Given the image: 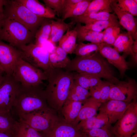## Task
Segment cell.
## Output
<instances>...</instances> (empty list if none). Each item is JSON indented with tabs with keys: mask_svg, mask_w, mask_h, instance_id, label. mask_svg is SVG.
Returning <instances> with one entry per match:
<instances>
[{
	"mask_svg": "<svg viewBox=\"0 0 137 137\" xmlns=\"http://www.w3.org/2000/svg\"><path fill=\"white\" fill-rule=\"evenodd\" d=\"M73 72L62 68L52 69L47 74L48 83L44 90L47 104L56 110L61 109L74 82Z\"/></svg>",
	"mask_w": 137,
	"mask_h": 137,
	"instance_id": "obj_1",
	"label": "cell"
},
{
	"mask_svg": "<svg viewBox=\"0 0 137 137\" xmlns=\"http://www.w3.org/2000/svg\"><path fill=\"white\" fill-rule=\"evenodd\" d=\"M64 69L69 72L94 75L113 84L119 81L115 76L109 63L99 51L88 56H76Z\"/></svg>",
	"mask_w": 137,
	"mask_h": 137,
	"instance_id": "obj_2",
	"label": "cell"
},
{
	"mask_svg": "<svg viewBox=\"0 0 137 137\" xmlns=\"http://www.w3.org/2000/svg\"><path fill=\"white\" fill-rule=\"evenodd\" d=\"M47 105L41 85L26 87L21 85L12 110L18 116L48 108Z\"/></svg>",
	"mask_w": 137,
	"mask_h": 137,
	"instance_id": "obj_3",
	"label": "cell"
},
{
	"mask_svg": "<svg viewBox=\"0 0 137 137\" xmlns=\"http://www.w3.org/2000/svg\"><path fill=\"white\" fill-rule=\"evenodd\" d=\"M3 14L5 17L19 22L34 34L46 19L35 14L18 0H6Z\"/></svg>",
	"mask_w": 137,
	"mask_h": 137,
	"instance_id": "obj_4",
	"label": "cell"
},
{
	"mask_svg": "<svg viewBox=\"0 0 137 137\" xmlns=\"http://www.w3.org/2000/svg\"><path fill=\"white\" fill-rule=\"evenodd\" d=\"M34 34L19 22L4 17L0 31V40L18 48L31 43Z\"/></svg>",
	"mask_w": 137,
	"mask_h": 137,
	"instance_id": "obj_5",
	"label": "cell"
},
{
	"mask_svg": "<svg viewBox=\"0 0 137 137\" xmlns=\"http://www.w3.org/2000/svg\"><path fill=\"white\" fill-rule=\"evenodd\" d=\"M12 75L21 85L26 87L41 85L48 79L47 74L21 58L17 61Z\"/></svg>",
	"mask_w": 137,
	"mask_h": 137,
	"instance_id": "obj_6",
	"label": "cell"
},
{
	"mask_svg": "<svg viewBox=\"0 0 137 137\" xmlns=\"http://www.w3.org/2000/svg\"><path fill=\"white\" fill-rule=\"evenodd\" d=\"M18 48L21 53L22 58L25 61L47 74L51 70L49 53L45 48L31 43Z\"/></svg>",
	"mask_w": 137,
	"mask_h": 137,
	"instance_id": "obj_7",
	"label": "cell"
},
{
	"mask_svg": "<svg viewBox=\"0 0 137 137\" xmlns=\"http://www.w3.org/2000/svg\"><path fill=\"white\" fill-rule=\"evenodd\" d=\"M112 129L115 137H131L137 133V98L130 103Z\"/></svg>",
	"mask_w": 137,
	"mask_h": 137,
	"instance_id": "obj_8",
	"label": "cell"
},
{
	"mask_svg": "<svg viewBox=\"0 0 137 137\" xmlns=\"http://www.w3.org/2000/svg\"><path fill=\"white\" fill-rule=\"evenodd\" d=\"M19 120L42 133L50 129L58 119L49 108L19 116Z\"/></svg>",
	"mask_w": 137,
	"mask_h": 137,
	"instance_id": "obj_9",
	"label": "cell"
},
{
	"mask_svg": "<svg viewBox=\"0 0 137 137\" xmlns=\"http://www.w3.org/2000/svg\"><path fill=\"white\" fill-rule=\"evenodd\" d=\"M21 86L12 75H4L0 83V111L11 112Z\"/></svg>",
	"mask_w": 137,
	"mask_h": 137,
	"instance_id": "obj_10",
	"label": "cell"
},
{
	"mask_svg": "<svg viewBox=\"0 0 137 137\" xmlns=\"http://www.w3.org/2000/svg\"><path fill=\"white\" fill-rule=\"evenodd\" d=\"M137 97V85L135 80L128 78L112 84L109 100H115L131 103Z\"/></svg>",
	"mask_w": 137,
	"mask_h": 137,
	"instance_id": "obj_11",
	"label": "cell"
},
{
	"mask_svg": "<svg viewBox=\"0 0 137 137\" xmlns=\"http://www.w3.org/2000/svg\"><path fill=\"white\" fill-rule=\"evenodd\" d=\"M21 58L19 49L0 40V68L5 74L12 75L17 61Z\"/></svg>",
	"mask_w": 137,
	"mask_h": 137,
	"instance_id": "obj_12",
	"label": "cell"
},
{
	"mask_svg": "<svg viewBox=\"0 0 137 137\" xmlns=\"http://www.w3.org/2000/svg\"><path fill=\"white\" fill-rule=\"evenodd\" d=\"M131 103L109 100L102 103L98 110L106 115L108 119V124L111 125L122 117Z\"/></svg>",
	"mask_w": 137,
	"mask_h": 137,
	"instance_id": "obj_13",
	"label": "cell"
},
{
	"mask_svg": "<svg viewBox=\"0 0 137 137\" xmlns=\"http://www.w3.org/2000/svg\"><path fill=\"white\" fill-rule=\"evenodd\" d=\"M117 0H112L110 6L116 15L119 22L127 31L128 33L134 40L137 39L136 19L129 12L120 8L117 5Z\"/></svg>",
	"mask_w": 137,
	"mask_h": 137,
	"instance_id": "obj_14",
	"label": "cell"
},
{
	"mask_svg": "<svg viewBox=\"0 0 137 137\" xmlns=\"http://www.w3.org/2000/svg\"><path fill=\"white\" fill-rule=\"evenodd\" d=\"M99 52L109 63L119 71L121 76H123L128 68V63L125 58L121 55L113 48L103 42Z\"/></svg>",
	"mask_w": 137,
	"mask_h": 137,
	"instance_id": "obj_15",
	"label": "cell"
},
{
	"mask_svg": "<svg viewBox=\"0 0 137 137\" xmlns=\"http://www.w3.org/2000/svg\"><path fill=\"white\" fill-rule=\"evenodd\" d=\"M81 131L76 126L65 121H59L58 119L48 130L43 132L44 137H75Z\"/></svg>",
	"mask_w": 137,
	"mask_h": 137,
	"instance_id": "obj_16",
	"label": "cell"
},
{
	"mask_svg": "<svg viewBox=\"0 0 137 137\" xmlns=\"http://www.w3.org/2000/svg\"><path fill=\"white\" fill-rule=\"evenodd\" d=\"M101 104L92 97L87 98L82 103L78 114L72 124L76 126L81 121L96 115Z\"/></svg>",
	"mask_w": 137,
	"mask_h": 137,
	"instance_id": "obj_17",
	"label": "cell"
},
{
	"mask_svg": "<svg viewBox=\"0 0 137 137\" xmlns=\"http://www.w3.org/2000/svg\"><path fill=\"white\" fill-rule=\"evenodd\" d=\"M32 13L45 18H54L56 13L52 9L37 0H18Z\"/></svg>",
	"mask_w": 137,
	"mask_h": 137,
	"instance_id": "obj_18",
	"label": "cell"
},
{
	"mask_svg": "<svg viewBox=\"0 0 137 137\" xmlns=\"http://www.w3.org/2000/svg\"><path fill=\"white\" fill-rule=\"evenodd\" d=\"M108 123V119L106 115L99 111L96 115L81 121L76 127L78 130L83 131L101 128Z\"/></svg>",
	"mask_w": 137,
	"mask_h": 137,
	"instance_id": "obj_19",
	"label": "cell"
},
{
	"mask_svg": "<svg viewBox=\"0 0 137 137\" xmlns=\"http://www.w3.org/2000/svg\"><path fill=\"white\" fill-rule=\"evenodd\" d=\"M72 21L85 25L100 20H117L116 15L106 11L91 13L71 18Z\"/></svg>",
	"mask_w": 137,
	"mask_h": 137,
	"instance_id": "obj_20",
	"label": "cell"
},
{
	"mask_svg": "<svg viewBox=\"0 0 137 137\" xmlns=\"http://www.w3.org/2000/svg\"><path fill=\"white\" fill-rule=\"evenodd\" d=\"M77 33V39L79 42L84 41L91 43L103 42V37L104 33L103 31L97 32L84 28L80 23H77L74 29Z\"/></svg>",
	"mask_w": 137,
	"mask_h": 137,
	"instance_id": "obj_21",
	"label": "cell"
},
{
	"mask_svg": "<svg viewBox=\"0 0 137 137\" xmlns=\"http://www.w3.org/2000/svg\"><path fill=\"white\" fill-rule=\"evenodd\" d=\"M67 54L59 46L56 47L54 51L49 53V61L51 68H64L71 60Z\"/></svg>",
	"mask_w": 137,
	"mask_h": 137,
	"instance_id": "obj_22",
	"label": "cell"
},
{
	"mask_svg": "<svg viewBox=\"0 0 137 137\" xmlns=\"http://www.w3.org/2000/svg\"><path fill=\"white\" fill-rule=\"evenodd\" d=\"M82 105L81 102L66 100L61 108L64 120L72 124L77 117Z\"/></svg>",
	"mask_w": 137,
	"mask_h": 137,
	"instance_id": "obj_23",
	"label": "cell"
},
{
	"mask_svg": "<svg viewBox=\"0 0 137 137\" xmlns=\"http://www.w3.org/2000/svg\"><path fill=\"white\" fill-rule=\"evenodd\" d=\"M134 41L127 32L120 33L113 45V48L119 53L132 55L134 54L132 49Z\"/></svg>",
	"mask_w": 137,
	"mask_h": 137,
	"instance_id": "obj_24",
	"label": "cell"
},
{
	"mask_svg": "<svg viewBox=\"0 0 137 137\" xmlns=\"http://www.w3.org/2000/svg\"><path fill=\"white\" fill-rule=\"evenodd\" d=\"M12 135L13 137H44L39 132L19 119L16 121Z\"/></svg>",
	"mask_w": 137,
	"mask_h": 137,
	"instance_id": "obj_25",
	"label": "cell"
},
{
	"mask_svg": "<svg viewBox=\"0 0 137 137\" xmlns=\"http://www.w3.org/2000/svg\"><path fill=\"white\" fill-rule=\"evenodd\" d=\"M74 81L83 88L89 90L91 87L96 85L102 80L98 76L85 73H77L74 75Z\"/></svg>",
	"mask_w": 137,
	"mask_h": 137,
	"instance_id": "obj_26",
	"label": "cell"
},
{
	"mask_svg": "<svg viewBox=\"0 0 137 137\" xmlns=\"http://www.w3.org/2000/svg\"><path fill=\"white\" fill-rule=\"evenodd\" d=\"M77 33L76 30H68L59 41V46L67 54L73 53L77 46Z\"/></svg>",
	"mask_w": 137,
	"mask_h": 137,
	"instance_id": "obj_27",
	"label": "cell"
},
{
	"mask_svg": "<svg viewBox=\"0 0 137 137\" xmlns=\"http://www.w3.org/2000/svg\"><path fill=\"white\" fill-rule=\"evenodd\" d=\"M45 19L35 34V44L41 46L49 40L51 32L50 20Z\"/></svg>",
	"mask_w": 137,
	"mask_h": 137,
	"instance_id": "obj_28",
	"label": "cell"
},
{
	"mask_svg": "<svg viewBox=\"0 0 137 137\" xmlns=\"http://www.w3.org/2000/svg\"><path fill=\"white\" fill-rule=\"evenodd\" d=\"M102 43H91L85 44L82 42H79L77 44L73 53L76 56H85L90 55L98 51Z\"/></svg>",
	"mask_w": 137,
	"mask_h": 137,
	"instance_id": "obj_29",
	"label": "cell"
},
{
	"mask_svg": "<svg viewBox=\"0 0 137 137\" xmlns=\"http://www.w3.org/2000/svg\"><path fill=\"white\" fill-rule=\"evenodd\" d=\"M11 112L0 111V132L12 135L16 121L12 116Z\"/></svg>",
	"mask_w": 137,
	"mask_h": 137,
	"instance_id": "obj_30",
	"label": "cell"
},
{
	"mask_svg": "<svg viewBox=\"0 0 137 137\" xmlns=\"http://www.w3.org/2000/svg\"><path fill=\"white\" fill-rule=\"evenodd\" d=\"M112 1V0H92L87 10L82 15L104 11L110 12L112 11L110 6Z\"/></svg>",
	"mask_w": 137,
	"mask_h": 137,
	"instance_id": "obj_31",
	"label": "cell"
},
{
	"mask_svg": "<svg viewBox=\"0 0 137 137\" xmlns=\"http://www.w3.org/2000/svg\"><path fill=\"white\" fill-rule=\"evenodd\" d=\"M92 1L91 0H82L62 15V19L64 21L68 18H74L82 15L85 11Z\"/></svg>",
	"mask_w": 137,
	"mask_h": 137,
	"instance_id": "obj_32",
	"label": "cell"
},
{
	"mask_svg": "<svg viewBox=\"0 0 137 137\" xmlns=\"http://www.w3.org/2000/svg\"><path fill=\"white\" fill-rule=\"evenodd\" d=\"M120 25L118 20H104L95 21L83 26L87 29L101 32L109 26H116L120 27Z\"/></svg>",
	"mask_w": 137,
	"mask_h": 137,
	"instance_id": "obj_33",
	"label": "cell"
},
{
	"mask_svg": "<svg viewBox=\"0 0 137 137\" xmlns=\"http://www.w3.org/2000/svg\"><path fill=\"white\" fill-rule=\"evenodd\" d=\"M112 128L108 123L100 128L82 131L88 137H115Z\"/></svg>",
	"mask_w": 137,
	"mask_h": 137,
	"instance_id": "obj_34",
	"label": "cell"
},
{
	"mask_svg": "<svg viewBox=\"0 0 137 137\" xmlns=\"http://www.w3.org/2000/svg\"><path fill=\"white\" fill-rule=\"evenodd\" d=\"M120 27L111 26L104 30L103 42L110 46L113 45L120 33Z\"/></svg>",
	"mask_w": 137,
	"mask_h": 137,
	"instance_id": "obj_35",
	"label": "cell"
},
{
	"mask_svg": "<svg viewBox=\"0 0 137 137\" xmlns=\"http://www.w3.org/2000/svg\"><path fill=\"white\" fill-rule=\"evenodd\" d=\"M117 5L122 10L133 16H137V3L134 0H118Z\"/></svg>",
	"mask_w": 137,
	"mask_h": 137,
	"instance_id": "obj_36",
	"label": "cell"
},
{
	"mask_svg": "<svg viewBox=\"0 0 137 137\" xmlns=\"http://www.w3.org/2000/svg\"><path fill=\"white\" fill-rule=\"evenodd\" d=\"M76 23L73 21L67 23L63 21L55 36L49 40L53 45L59 42L65 32L70 30Z\"/></svg>",
	"mask_w": 137,
	"mask_h": 137,
	"instance_id": "obj_37",
	"label": "cell"
},
{
	"mask_svg": "<svg viewBox=\"0 0 137 137\" xmlns=\"http://www.w3.org/2000/svg\"><path fill=\"white\" fill-rule=\"evenodd\" d=\"M112 83L107 81H102L100 85V102L102 103L109 100L111 87Z\"/></svg>",
	"mask_w": 137,
	"mask_h": 137,
	"instance_id": "obj_38",
	"label": "cell"
},
{
	"mask_svg": "<svg viewBox=\"0 0 137 137\" xmlns=\"http://www.w3.org/2000/svg\"><path fill=\"white\" fill-rule=\"evenodd\" d=\"M47 6L53 9L58 17L62 15L63 0H43Z\"/></svg>",
	"mask_w": 137,
	"mask_h": 137,
	"instance_id": "obj_39",
	"label": "cell"
},
{
	"mask_svg": "<svg viewBox=\"0 0 137 137\" xmlns=\"http://www.w3.org/2000/svg\"><path fill=\"white\" fill-rule=\"evenodd\" d=\"M82 0H63L62 13V16L70 10L76 4Z\"/></svg>",
	"mask_w": 137,
	"mask_h": 137,
	"instance_id": "obj_40",
	"label": "cell"
},
{
	"mask_svg": "<svg viewBox=\"0 0 137 137\" xmlns=\"http://www.w3.org/2000/svg\"><path fill=\"white\" fill-rule=\"evenodd\" d=\"M63 21L60 19H58L57 21L50 20L51 32L49 40L55 36Z\"/></svg>",
	"mask_w": 137,
	"mask_h": 137,
	"instance_id": "obj_41",
	"label": "cell"
},
{
	"mask_svg": "<svg viewBox=\"0 0 137 137\" xmlns=\"http://www.w3.org/2000/svg\"><path fill=\"white\" fill-rule=\"evenodd\" d=\"M101 82L96 85L90 87L89 90L90 96L99 102L100 99V85Z\"/></svg>",
	"mask_w": 137,
	"mask_h": 137,
	"instance_id": "obj_42",
	"label": "cell"
},
{
	"mask_svg": "<svg viewBox=\"0 0 137 137\" xmlns=\"http://www.w3.org/2000/svg\"><path fill=\"white\" fill-rule=\"evenodd\" d=\"M6 0H0V13L4 15V8Z\"/></svg>",
	"mask_w": 137,
	"mask_h": 137,
	"instance_id": "obj_43",
	"label": "cell"
},
{
	"mask_svg": "<svg viewBox=\"0 0 137 137\" xmlns=\"http://www.w3.org/2000/svg\"><path fill=\"white\" fill-rule=\"evenodd\" d=\"M132 49L133 53H137V39L134 40Z\"/></svg>",
	"mask_w": 137,
	"mask_h": 137,
	"instance_id": "obj_44",
	"label": "cell"
},
{
	"mask_svg": "<svg viewBox=\"0 0 137 137\" xmlns=\"http://www.w3.org/2000/svg\"><path fill=\"white\" fill-rule=\"evenodd\" d=\"M0 137H13V136L12 135L0 132Z\"/></svg>",
	"mask_w": 137,
	"mask_h": 137,
	"instance_id": "obj_45",
	"label": "cell"
},
{
	"mask_svg": "<svg viewBox=\"0 0 137 137\" xmlns=\"http://www.w3.org/2000/svg\"><path fill=\"white\" fill-rule=\"evenodd\" d=\"M4 18V15L0 13V31L2 27L3 20Z\"/></svg>",
	"mask_w": 137,
	"mask_h": 137,
	"instance_id": "obj_46",
	"label": "cell"
},
{
	"mask_svg": "<svg viewBox=\"0 0 137 137\" xmlns=\"http://www.w3.org/2000/svg\"><path fill=\"white\" fill-rule=\"evenodd\" d=\"M131 56L133 60L135 63H136L137 62V53L134 54Z\"/></svg>",
	"mask_w": 137,
	"mask_h": 137,
	"instance_id": "obj_47",
	"label": "cell"
},
{
	"mask_svg": "<svg viewBox=\"0 0 137 137\" xmlns=\"http://www.w3.org/2000/svg\"><path fill=\"white\" fill-rule=\"evenodd\" d=\"M4 73L3 71L0 68V83L2 80L4 75L3 73Z\"/></svg>",
	"mask_w": 137,
	"mask_h": 137,
	"instance_id": "obj_48",
	"label": "cell"
},
{
	"mask_svg": "<svg viewBox=\"0 0 137 137\" xmlns=\"http://www.w3.org/2000/svg\"><path fill=\"white\" fill-rule=\"evenodd\" d=\"M80 137H88L85 133L81 131V134Z\"/></svg>",
	"mask_w": 137,
	"mask_h": 137,
	"instance_id": "obj_49",
	"label": "cell"
},
{
	"mask_svg": "<svg viewBox=\"0 0 137 137\" xmlns=\"http://www.w3.org/2000/svg\"><path fill=\"white\" fill-rule=\"evenodd\" d=\"M131 137H137V133L133 134Z\"/></svg>",
	"mask_w": 137,
	"mask_h": 137,
	"instance_id": "obj_50",
	"label": "cell"
},
{
	"mask_svg": "<svg viewBox=\"0 0 137 137\" xmlns=\"http://www.w3.org/2000/svg\"><path fill=\"white\" fill-rule=\"evenodd\" d=\"M81 134V132L80 134L79 135H78V136H76L75 137H80V136Z\"/></svg>",
	"mask_w": 137,
	"mask_h": 137,
	"instance_id": "obj_51",
	"label": "cell"
}]
</instances>
